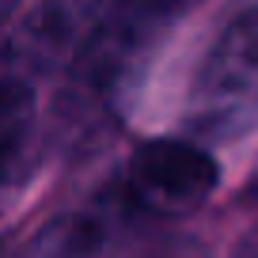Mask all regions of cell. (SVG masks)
<instances>
[{"instance_id": "1", "label": "cell", "mask_w": 258, "mask_h": 258, "mask_svg": "<svg viewBox=\"0 0 258 258\" xmlns=\"http://www.w3.org/2000/svg\"><path fill=\"white\" fill-rule=\"evenodd\" d=\"M217 182L220 167L205 145L182 137L148 141L121 163L114 182L84 213L80 250L88 243H103L118 228H148L182 217V213L198 209L217 190Z\"/></svg>"}, {"instance_id": "2", "label": "cell", "mask_w": 258, "mask_h": 258, "mask_svg": "<svg viewBox=\"0 0 258 258\" xmlns=\"http://www.w3.org/2000/svg\"><path fill=\"white\" fill-rule=\"evenodd\" d=\"M258 121V0H239L217 27L186 91V125L228 141Z\"/></svg>"}, {"instance_id": "5", "label": "cell", "mask_w": 258, "mask_h": 258, "mask_svg": "<svg viewBox=\"0 0 258 258\" xmlns=\"http://www.w3.org/2000/svg\"><path fill=\"white\" fill-rule=\"evenodd\" d=\"M160 258H202V254H198L194 247H171V250H163Z\"/></svg>"}, {"instance_id": "4", "label": "cell", "mask_w": 258, "mask_h": 258, "mask_svg": "<svg viewBox=\"0 0 258 258\" xmlns=\"http://www.w3.org/2000/svg\"><path fill=\"white\" fill-rule=\"evenodd\" d=\"M235 258H258V228L247 235V239H243V247L235 250Z\"/></svg>"}, {"instance_id": "3", "label": "cell", "mask_w": 258, "mask_h": 258, "mask_svg": "<svg viewBox=\"0 0 258 258\" xmlns=\"http://www.w3.org/2000/svg\"><path fill=\"white\" fill-rule=\"evenodd\" d=\"M34 88L19 76H0V190L19 178L34 133Z\"/></svg>"}]
</instances>
